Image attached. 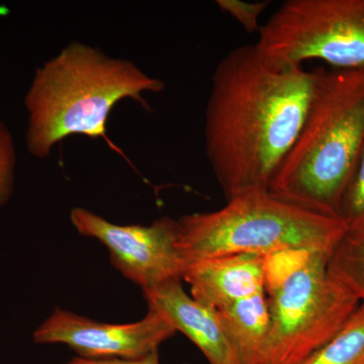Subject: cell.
<instances>
[{
	"mask_svg": "<svg viewBox=\"0 0 364 364\" xmlns=\"http://www.w3.org/2000/svg\"><path fill=\"white\" fill-rule=\"evenodd\" d=\"M317 73L305 122L269 193L339 219L342 196L364 145V70Z\"/></svg>",
	"mask_w": 364,
	"mask_h": 364,
	"instance_id": "3957f363",
	"label": "cell"
},
{
	"mask_svg": "<svg viewBox=\"0 0 364 364\" xmlns=\"http://www.w3.org/2000/svg\"><path fill=\"white\" fill-rule=\"evenodd\" d=\"M339 219L347 231H364V145L342 196Z\"/></svg>",
	"mask_w": 364,
	"mask_h": 364,
	"instance_id": "5bb4252c",
	"label": "cell"
},
{
	"mask_svg": "<svg viewBox=\"0 0 364 364\" xmlns=\"http://www.w3.org/2000/svg\"><path fill=\"white\" fill-rule=\"evenodd\" d=\"M177 224L186 265L233 254L331 253L347 232L338 218L306 210L269 191L244 193L214 212L182 215Z\"/></svg>",
	"mask_w": 364,
	"mask_h": 364,
	"instance_id": "277c9868",
	"label": "cell"
},
{
	"mask_svg": "<svg viewBox=\"0 0 364 364\" xmlns=\"http://www.w3.org/2000/svg\"><path fill=\"white\" fill-rule=\"evenodd\" d=\"M16 162L18 153L13 133L0 119V210L13 196Z\"/></svg>",
	"mask_w": 364,
	"mask_h": 364,
	"instance_id": "9a60e30c",
	"label": "cell"
},
{
	"mask_svg": "<svg viewBox=\"0 0 364 364\" xmlns=\"http://www.w3.org/2000/svg\"><path fill=\"white\" fill-rule=\"evenodd\" d=\"M317 72L280 65L256 45L217 66L205 109V153L227 200L269 191L308 114Z\"/></svg>",
	"mask_w": 364,
	"mask_h": 364,
	"instance_id": "6da1fadb",
	"label": "cell"
},
{
	"mask_svg": "<svg viewBox=\"0 0 364 364\" xmlns=\"http://www.w3.org/2000/svg\"><path fill=\"white\" fill-rule=\"evenodd\" d=\"M328 270L335 279L364 301V231H347L333 249Z\"/></svg>",
	"mask_w": 364,
	"mask_h": 364,
	"instance_id": "4fadbf2b",
	"label": "cell"
},
{
	"mask_svg": "<svg viewBox=\"0 0 364 364\" xmlns=\"http://www.w3.org/2000/svg\"><path fill=\"white\" fill-rule=\"evenodd\" d=\"M70 220L79 234L105 245L112 264L143 291L183 279L186 264L176 220L162 217L149 226L117 225L83 208H73Z\"/></svg>",
	"mask_w": 364,
	"mask_h": 364,
	"instance_id": "52a82bcc",
	"label": "cell"
},
{
	"mask_svg": "<svg viewBox=\"0 0 364 364\" xmlns=\"http://www.w3.org/2000/svg\"><path fill=\"white\" fill-rule=\"evenodd\" d=\"M267 255L244 253L193 261L183 280L191 296L215 310L265 291Z\"/></svg>",
	"mask_w": 364,
	"mask_h": 364,
	"instance_id": "9c48e42d",
	"label": "cell"
},
{
	"mask_svg": "<svg viewBox=\"0 0 364 364\" xmlns=\"http://www.w3.org/2000/svg\"><path fill=\"white\" fill-rule=\"evenodd\" d=\"M176 332L168 318L152 308L130 324L98 322L57 308L33 337L38 344L66 345L80 358L134 360L158 351Z\"/></svg>",
	"mask_w": 364,
	"mask_h": 364,
	"instance_id": "ba28073f",
	"label": "cell"
},
{
	"mask_svg": "<svg viewBox=\"0 0 364 364\" xmlns=\"http://www.w3.org/2000/svg\"><path fill=\"white\" fill-rule=\"evenodd\" d=\"M230 343L242 364H265L270 329L264 291L217 310Z\"/></svg>",
	"mask_w": 364,
	"mask_h": 364,
	"instance_id": "8fae6325",
	"label": "cell"
},
{
	"mask_svg": "<svg viewBox=\"0 0 364 364\" xmlns=\"http://www.w3.org/2000/svg\"><path fill=\"white\" fill-rule=\"evenodd\" d=\"M269 1L246 2L241 0H218L221 11L231 16L249 33L260 30L259 18L269 6Z\"/></svg>",
	"mask_w": 364,
	"mask_h": 364,
	"instance_id": "2e32d148",
	"label": "cell"
},
{
	"mask_svg": "<svg viewBox=\"0 0 364 364\" xmlns=\"http://www.w3.org/2000/svg\"><path fill=\"white\" fill-rule=\"evenodd\" d=\"M258 33L256 47L273 63L364 70V0H287Z\"/></svg>",
	"mask_w": 364,
	"mask_h": 364,
	"instance_id": "8992f818",
	"label": "cell"
},
{
	"mask_svg": "<svg viewBox=\"0 0 364 364\" xmlns=\"http://www.w3.org/2000/svg\"><path fill=\"white\" fill-rule=\"evenodd\" d=\"M301 364H364V301L331 340Z\"/></svg>",
	"mask_w": 364,
	"mask_h": 364,
	"instance_id": "7c38bea8",
	"label": "cell"
},
{
	"mask_svg": "<svg viewBox=\"0 0 364 364\" xmlns=\"http://www.w3.org/2000/svg\"><path fill=\"white\" fill-rule=\"evenodd\" d=\"M331 253L284 251L267 256L265 294L270 329L265 364L303 363L360 306L330 274Z\"/></svg>",
	"mask_w": 364,
	"mask_h": 364,
	"instance_id": "5b68a950",
	"label": "cell"
},
{
	"mask_svg": "<svg viewBox=\"0 0 364 364\" xmlns=\"http://www.w3.org/2000/svg\"><path fill=\"white\" fill-rule=\"evenodd\" d=\"M68 364H160L159 354L158 351L153 352L149 355L140 359H134V360H123V359H85L76 358H72Z\"/></svg>",
	"mask_w": 364,
	"mask_h": 364,
	"instance_id": "e0dca14e",
	"label": "cell"
},
{
	"mask_svg": "<svg viewBox=\"0 0 364 364\" xmlns=\"http://www.w3.org/2000/svg\"><path fill=\"white\" fill-rule=\"evenodd\" d=\"M164 88L162 80L130 60L114 58L77 41L69 43L36 69L26 90V149L45 159L68 136H105L117 104L132 98L145 105L144 93Z\"/></svg>",
	"mask_w": 364,
	"mask_h": 364,
	"instance_id": "7a4b0ae2",
	"label": "cell"
},
{
	"mask_svg": "<svg viewBox=\"0 0 364 364\" xmlns=\"http://www.w3.org/2000/svg\"><path fill=\"white\" fill-rule=\"evenodd\" d=\"M148 308L168 318L177 332H181L202 351L208 364H242L228 339L217 310L189 296L181 280L143 291Z\"/></svg>",
	"mask_w": 364,
	"mask_h": 364,
	"instance_id": "30bf717a",
	"label": "cell"
}]
</instances>
